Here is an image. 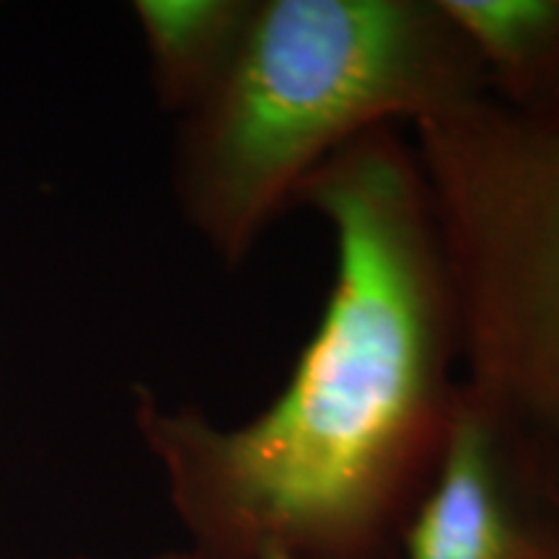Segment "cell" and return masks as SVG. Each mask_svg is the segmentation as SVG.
I'll use <instances>...</instances> for the list:
<instances>
[{"label": "cell", "instance_id": "cell-6", "mask_svg": "<svg viewBox=\"0 0 559 559\" xmlns=\"http://www.w3.org/2000/svg\"><path fill=\"white\" fill-rule=\"evenodd\" d=\"M510 107L559 102V0H438Z\"/></svg>", "mask_w": 559, "mask_h": 559}, {"label": "cell", "instance_id": "cell-1", "mask_svg": "<svg viewBox=\"0 0 559 559\" xmlns=\"http://www.w3.org/2000/svg\"><path fill=\"white\" fill-rule=\"evenodd\" d=\"M332 228L317 332L260 415L218 428L138 394L198 559H404L464 376L459 306L409 140L370 130L300 187Z\"/></svg>", "mask_w": 559, "mask_h": 559}, {"label": "cell", "instance_id": "cell-2", "mask_svg": "<svg viewBox=\"0 0 559 559\" xmlns=\"http://www.w3.org/2000/svg\"><path fill=\"white\" fill-rule=\"evenodd\" d=\"M485 91L438 0H257L218 86L181 117L179 205L236 267L349 143Z\"/></svg>", "mask_w": 559, "mask_h": 559}, {"label": "cell", "instance_id": "cell-7", "mask_svg": "<svg viewBox=\"0 0 559 559\" xmlns=\"http://www.w3.org/2000/svg\"><path fill=\"white\" fill-rule=\"evenodd\" d=\"M158 559H198V557H194L192 551H174V555H164Z\"/></svg>", "mask_w": 559, "mask_h": 559}, {"label": "cell", "instance_id": "cell-3", "mask_svg": "<svg viewBox=\"0 0 559 559\" xmlns=\"http://www.w3.org/2000/svg\"><path fill=\"white\" fill-rule=\"evenodd\" d=\"M464 383L559 453V102L489 91L415 122Z\"/></svg>", "mask_w": 559, "mask_h": 559}, {"label": "cell", "instance_id": "cell-4", "mask_svg": "<svg viewBox=\"0 0 559 559\" xmlns=\"http://www.w3.org/2000/svg\"><path fill=\"white\" fill-rule=\"evenodd\" d=\"M404 559H559V453L464 383Z\"/></svg>", "mask_w": 559, "mask_h": 559}, {"label": "cell", "instance_id": "cell-8", "mask_svg": "<svg viewBox=\"0 0 559 559\" xmlns=\"http://www.w3.org/2000/svg\"><path fill=\"white\" fill-rule=\"evenodd\" d=\"M264 559H277V557H264Z\"/></svg>", "mask_w": 559, "mask_h": 559}, {"label": "cell", "instance_id": "cell-5", "mask_svg": "<svg viewBox=\"0 0 559 559\" xmlns=\"http://www.w3.org/2000/svg\"><path fill=\"white\" fill-rule=\"evenodd\" d=\"M257 0H140L135 16L158 102L185 117L218 86L254 16Z\"/></svg>", "mask_w": 559, "mask_h": 559}]
</instances>
